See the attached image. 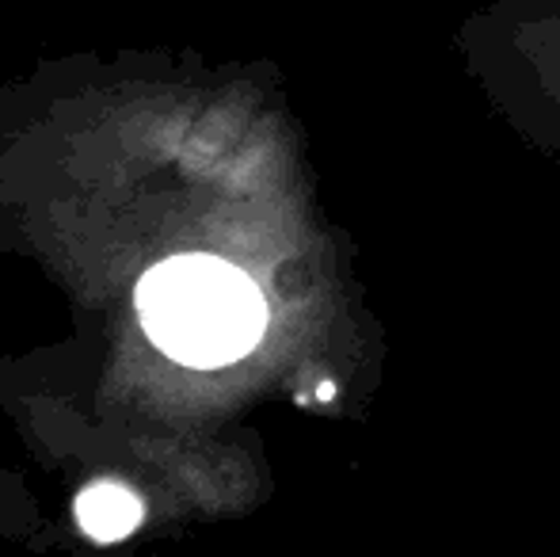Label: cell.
<instances>
[{"instance_id":"1","label":"cell","mask_w":560,"mask_h":557,"mask_svg":"<svg viewBox=\"0 0 560 557\" xmlns=\"http://www.w3.org/2000/svg\"><path fill=\"white\" fill-rule=\"evenodd\" d=\"M149 340L187 367H225L248 356L267 328L256 282L218 256H172L138 282Z\"/></svg>"},{"instance_id":"2","label":"cell","mask_w":560,"mask_h":557,"mask_svg":"<svg viewBox=\"0 0 560 557\" xmlns=\"http://www.w3.org/2000/svg\"><path fill=\"white\" fill-rule=\"evenodd\" d=\"M77 527L92 538V543H122L126 535L141 527L145 520V504L141 497L122 481H92L89 489L77 497L73 504Z\"/></svg>"}]
</instances>
